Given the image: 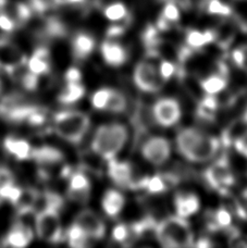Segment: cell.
<instances>
[{
  "label": "cell",
  "mask_w": 247,
  "mask_h": 248,
  "mask_svg": "<svg viewBox=\"0 0 247 248\" xmlns=\"http://www.w3.org/2000/svg\"><path fill=\"white\" fill-rule=\"evenodd\" d=\"M2 92H3V87H2V79L0 78V96L2 95Z\"/></svg>",
  "instance_id": "cell-44"
},
{
  "label": "cell",
  "mask_w": 247,
  "mask_h": 248,
  "mask_svg": "<svg viewBox=\"0 0 247 248\" xmlns=\"http://www.w3.org/2000/svg\"><path fill=\"white\" fill-rule=\"evenodd\" d=\"M110 93H111L110 88H101V90L97 91L95 94L92 96L93 107L97 110H105L108 103Z\"/></svg>",
  "instance_id": "cell-31"
},
{
  "label": "cell",
  "mask_w": 247,
  "mask_h": 248,
  "mask_svg": "<svg viewBox=\"0 0 247 248\" xmlns=\"http://www.w3.org/2000/svg\"><path fill=\"white\" fill-rule=\"evenodd\" d=\"M2 145L6 153L12 155L16 160L26 161L31 159L32 145L26 140L20 139L15 135H9L4 137Z\"/></svg>",
  "instance_id": "cell-15"
},
{
  "label": "cell",
  "mask_w": 247,
  "mask_h": 248,
  "mask_svg": "<svg viewBox=\"0 0 247 248\" xmlns=\"http://www.w3.org/2000/svg\"><path fill=\"white\" fill-rule=\"evenodd\" d=\"M124 197L120 192L116 189H109L104 195L101 206H103L106 215L114 218L120 214L123 206H124Z\"/></svg>",
  "instance_id": "cell-19"
},
{
  "label": "cell",
  "mask_w": 247,
  "mask_h": 248,
  "mask_svg": "<svg viewBox=\"0 0 247 248\" xmlns=\"http://www.w3.org/2000/svg\"><path fill=\"white\" fill-rule=\"evenodd\" d=\"M130 23V19L129 17H124V19L122 20V23H118V24H114L111 25L110 28L107 30V36L109 38H114V37H118L122 35L123 33L125 32L126 30V25Z\"/></svg>",
  "instance_id": "cell-36"
},
{
  "label": "cell",
  "mask_w": 247,
  "mask_h": 248,
  "mask_svg": "<svg viewBox=\"0 0 247 248\" xmlns=\"http://www.w3.org/2000/svg\"><path fill=\"white\" fill-rule=\"evenodd\" d=\"M134 82L140 91L156 93L161 90L164 79L156 66L149 62H139L134 70Z\"/></svg>",
  "instance_id": "cell-6"
},
{
  "label": "cell",
  "mask_w": 247,
  "mask_h": 248,
  "mask_svg": "<svg viewBox=\"0 0 247 248\" xmlns=\"http://www.w3.org/2000/svg\"><path fill=\"white\" fill-rule=\"evenodd\" d=\"M208 0H184V4L188 9H196V10H204Z\"/></svg>",
  "instance_id": "cell-40"
},
{
  "label": "cell",
  "mask_w": 247,
  "mask_h": 248,
  "mask_svg": "<svg viewBox=\"0 0 247 248\" xmlns=\"http://www.w3.org/2000/svg\"><path fill=\"white\" fill-rule=\"evenodd\" d=\"M108 174L114 184L120 187H131L133 185V171L130 163L116 161L114 159L108 161Z\"/></svg>",
  "instance_id": "cell-14"
},
{
  "label": "cell",
  "mask_w": 247,
  "mask_h": 248,
  "mask_svg": "<svg viewBox=\"0 0 247 248\" xmlns=\"http://www.w3.org/2000/svg\"><path fill=\"white\" fill-rule=\"evenodd\" d=\"M0 30L6 33H12L16 30V25L10 17L3 12H0Z\"/></svg>",
  "instance_id": "cell-38"
},
{
  "label": "cell",
  "mask_w": 247,
  "mask_h": 248,
  "mask_svg": "<svg viewBox=\"0 0 247 248\" xmlns=\"http://www.w3.org/2000/svg\"><path fill=\"white\" fill-rule=\"evenodd\" d=\"M243 120H244V122L247 123V110H246L245 113H244V116H243Z\"/></svg>",
  "instance_id": "cell-45"
},
{
  "label": "cell",
  "mask_w": 247,
  "mask_h": 248,
  "mask_svg": "<svg viewBox=\"0 0 247 248\" xmlns=\"http://www.w3.org/2000/svg\"><path fill=\"white\" fill-rule=\"evenodd\" d=\"M218 109V100L215 98L214 95L206 96L201 100L198 107V116L205 120L211 121L214 119V113Z\"/></svg>",
  "instance_id": "cell-24"
},
{
  "label": "cell",
  "mask_w": 247,
  "mask_h": 248,
  "mask_svg": "<svg viewBox=\"0 0 247 248\" xmlns=\"http://www.w3.org/2000/svg\"><path fill=\"white\" fill-rule=\"evenodd\" d=\"M22 188L20 186L15 184L3 186V187L0 188V198L3 199V201H7L11 203V205L15 206V203L19 201L21 196Z\"/></svg>",
  "instance_id": "cell-29"
},
{
  "label": "cell",
  "mask_w": 247,
  "mask_h": 248,
  "mask_svg": "<svg viewBox=\"0 0 247 248\" xmlns=\"http://www.w3.org/2000/svg\"><path fill=\"white\" fill-rule=\"evenodd\" d=\"M126 108V100L125 97L123 96L120 92L111 90L110 93L109 99L107 106H106V109L107 111L114 112V113H121L125 110Z\"/></svg>",
  "instance_id": "cell-25"
},
{
  "label": "cell",
  "mask_w": 247,
  "mask_h": 248,
  "mask_svg": "<svg viewBox=\"0 0 247 248\" xmlns=\"http://www.w3.org/2000/svg\"><path fill=\"white\" fill-rule=\"evenodd\" d=\"M28 61L26 55L16 44L6 36H0V70Z\"/></svg>",
  "instance_id": "cell-11"
},
{
  "label": "cell",
  "mask_w": 247,
  "mask_h": 248,
  "mask_svg": "<svg viewBox=\"0 0 247 248\" xmlns=\"http://www.w3.org/2000/svg\"><path fill=\"white\" fill-rule=\"evenodd\" d=\"M235 147L239 150V153L242 155H244L245 157H247V141L243 140H239L235 141Z\"/></svg>",
  "instance_id": "cell-41"
},
{
  "label": "cell",
  "mask_w": 247,
  "mask_h": 248,
  "mask_svg": "<svg viewBox=\"0 0 247 248\" xmlns=\"http://www.w3.org/2000/svg\"><path fill=\"white\" fill-rule=\"evenodd\" d=\"M155 235L165 247L192 246L194 234L189 224L182 217H170L156 224Z\"/></svg>",
  "instance_id": "cell-3"
},
{
  "label": "cell",
  "mask_w": 247,
  "mask_h": 248,
  "mask_svg": "<svg viewBox=\"0 0 247 248\" xmlns=\"http://www.w3.org/2000/svg\"><path fill=\"white\" fill-rule=\"evenodd\" d=\"M16 176L15 172L9 169L8 167L0 165V188L3 186L11 185L15 183Z\"/></svg>",
  "instance_id": "cell-33"
},
{
  "label": "cell",
  "mask_w": 247,
  "mask_h": 248,
  "mask_svg": "<svg viewBox=\"0 0 247 248\" xmlns=\"http://www.w3.org/2000/svg\"><path fill=\"white\" fill-rule=\"evenodd\" d=\"M206 181L211 187L224 194L227 189L234 184L235 179L233 176L230 166L227 159H220L205 172Z\"/></svg>",
  "instance_id": "cell-7"
},
{
  "label": "cell",
  "mask_w": 247,
  "mask_h": 248,
  "mask_svg": "<svg viewBox=\"0 0 247 248\" xmlns=\"http://www.w3.org/2000/svg\"><path fill=\"white\" fill-rule=\"evenodd\" d=\"M142 154L148 162L160 166L170 157V143L164 137H152L144 144Z\"/></svg>",
  "instance_id": "cell-9"
},
{
  "label": "cell",
  "mask_w": 247,
  "mask_h": 248,
  "mask_svg": "<svg viewBox=\"0 0 247 248\" xmlns=\"http://www.w3.org/2000/svg\"><path fill=\"white\" fill-rule=\"evenodd\" d=\"M52 120L57 136L73 145L82 143L91 126L90 117L78 110H60Z\"/></svg>",
  "instance_id": "cell-1"
},
{
  "label": "cell",
  "mask_w": 247,
  "mask_h": 248,
  "mask_svg": "<svg viewBox=\"0 0 247 248\" xmlns=\"http://www.w3.org/2000/svg\"><path fill=\"white\" fill-rule=\"evenodd\" d=\"M55 6H65L68 4V0H54Z\"/></svg>",
  "instance_id": "cell-43"
},
{
  "label": "cell",
  "mask_w": 247,
  "mask_h": 248,
  "mask_svg": "<svg viewBox=\"0 0 247 248\" xmlns=\"http://www.w3.org/2000/svg\"><path fill=\"white\" fill-rule=\"evenodd\" d=\"M31 159L37 166H59L64 161V153L54 146L41 145L37 147H32Z\"/></svg>",
  "instance_id": "cell-12"
},
{
  "label": "cell",
  "mask_w": 247,
  "mask_h": 248,
  "mask_svg": "<svg viewBox=\"0 0 247 248\" xmlns=\"http://www.w3.org/2000/svg\"><path fill=\"white\" fill-rule=\"evenodd\" d=\"M68 181H69L68 189L82 190V189L91 188L90 180L87 179V176L82 170H74Z\"/></svg>",
  "instance_id": "cell-27"
},
{
  "label": "cell",
  "mask_w": 247,
  "mask_h": 248,
  "mask_svg": "<svg viewBox=\"0 0 247 248\" xmlns=\"http://www.w3.org/2000/svg\"><path fill=\"white\" fill-rule=\"evenodd\" d=\"M159 73L160 77L162 78L164 81L171 78L175 73V66L173 63H171L170 61H162L159 68Z\"/></svg>",
  "instance_id": "cell-37"
},
{
  "label": "cell",
  "mask_w": 247,
  "mask_h": 248,
  "mask_svg": "<svg viewBox=\"0 0 247 248\" xmlns=\"http://www.w3.org/2000/svg\"><path fill=\"white\" fill-rule=\"evenodd\" d=\"M219 149V140L201 131L185 147L181 155L192 162H206L213 159Z\"/></svg>",
  "instance_id": "cell-5"
},
{
  "label": "cell",
  "mask_w": 247,
  "mask_h": 248,
  "mask_svg": "<svg viewBox=\"0 0 247 248\" xmlns=\"http://www.w3.org/2000/svg\"><path fill=\"white\" fill-rule=\"evenodd\" d=\"M130 237V230L124 224H118L112 230V238L119 243H125Z\"/></svg>",
  "instance_id": "cell-35"
},
{
  "label": "cell",
  "mask_w": 247,
  "mask_h": 248,
  "mask_svg": "<svg viewBox=\"0 0 247 248\" xmlns=\"http://www.w3.org/2000/svg\"><path fill=\"white\" fill-rule=\"evenodd\" d=\"M64 81L67 83H80L82 81V72L76 66L69 68L64 73Z\"/></svg>",
  "instance_id": "cell-39"
},
{
  "label": "cell",
  "mask_w": 247,
  "mask_h": 248,
  "mask_svg": "<svg viewBox=\"0 0 247 248\" xmlns=\"http://www.w3.org/2000/svg\"><path fill=\"white\" fill-rule=\"evenodd\" d=\"M68 198L70 201L77 203H86L90 201L91 197V188L90 189H82V190H67Z\"/></svg>",
  "instance_id": "cell-32"
},
{
  "label": "cell",
  "mask_w": 247,
  "mask_h": 248,
  "mask_svg": "<svg viewBox=\"0 0 247 248\" xmlns=\"http://www.w3.org/2000/svg\"><path fill=\"white\" fill-rule=\"evenodd\" d=\"M175 209L178 216L182 218H187L200 210V199L194 194H180L174 201Z\"/></svg>",
  "instance_id": "cell-18"
},
{
  "label": "cell",
  "mask_w": 247,
  "mask_h": 248,
  "mask_svg": "<svg viewBox=\"0 0 247 248\" xmlns=\"http://www.w3.org/2000/svg\"><path fill=\"white\" fill-rule=\"evenodd\" d=\"M153 116L161 126L170 127L181 119V107L173 98H162L154 105Z\"/></svg>",
  "instance_id": "cell-8"
},
{
  "label": "cell",
  "mask_w": 247,
  "mask_h": 248,
  "mask_svg": "<svg viewBox=\"0 0 247 248\" xmlns=\"http://www.w3.org/2000/svg\"><path fill=\"white\" fill-rule=\"evenodd\" d=\"M86 2V0H68V4L71 6H82Z\"/></svg>",
  "instance_id": "cell-42"
},
{
  "label": "cell",
  "mask_w": 247,
  "mask_h": 248,
  "mask_svg": "<svg viewBox=\"0 0 247 248\" xmlns=\"http://www.w3.org/2000/svg\"><path fill=\"white\" fill-rule=\"evenodd\" d=\"M95 38L85 32H78L72 39V56L77 60H85L94 51Z\"/></svg>",
  "instance_id": "cell-16"
},
{
  "label": "cell",
  "mask_w": 247,
  "mask_h": 248,
  "mask_svg": "<svg viewBox=\"0 0 247 248\" xmlns=\"http://www.w3.org/2000/svg\"><path fill=\"white\" fill-rule=\"evenodd\" d=\"M214 41H216V32L210 30L205 31V32L192 30L188 31L186 35V43L191 48L204 47Z\"/></svg>",
  "instance_id": "cell-21"
},
{
  "label": "cell",
  "mask_w": 247,
  "mask_h": 248,
  "mask_svg": "<svg viewBox=\"0 0 247 248\" xmlns=\"http://www.w3.org/2000/svg\"><path fill=\"white\" fill-rule=\"evenodd\" d=\"M100 50L106 63L111 66H121L127 59L124 48L117 43L106 41L101 44Z\"/></svg>",
  "instance_id": "cell-17"
},
{
  "label": "cell",
  "mask_w": 247,
  "mask_h": 248,
  "mask_svg": "<svg viewBox=\"0 0 247 248\" xmlns=\"http://www.w3.org/2000/svg\"><path fill=\"white\" fill-rule=\"evenodd\" d=\"M127 131L122 124H104L97 128L92 140V150L105 160H111L123 148Z\"/></svg>",
  "instance_id": "cell-2"
},
{
  "label": "cell",
  "mask_w": 247,
  "mask_h": 248,
  "mask_svg": "<svg viewBox=\"0 0 247 248\" xmlns=\"http://www.w3.org/2000/svg\"><path fill=\"white\" fill-rule=\"evenodd\" d=\"M104 15L109 21L119 22L129 16V12H127L126 7L123 3L113 2L111 4H109L108 7H106Z\"/></svg>",
  "instance_id": "cell-26"
},
{
  "label": "cell",
  "mask_w": 247,
  "mask_h": 248,
  "mask_svg": "<svg viewBox=\"0 0 247 248\" xmlns=\"http://www.w3.org/2000/svg\"><path fill=\"white\" fill-rule=\"evenodd\" d=\"M227 79L221 74L210 75L201 82V87L208 95H216L227 87Z\"/></svg>",
  "instance_id": "cell-23"
},
{
  "label": "cell",
  "mask_w": 247,
  "mask_h": 248,
  "mask_svg": "<svg viewBox=\"0 0 247 248\" xmlns=\"http://www.w3.org/2000/svg\"><path fill=\"white\" fill-rule=\"evenodd\" d=\"M35 231L41 240L52 244H58L65 240V232L61 222L60 212L57 210L49 209L36 215Z\"/></svg>",
  "instance_id": "cell-4"
},
{
  "label": "cell",
  "mask_w": 247,
  "mask_h": 248,
  "mask_svg": "<svg viewBox=\"0 0 247 248\" xmlns=\"http://www.w3.org/2000/svg\"><path fill=\"white\" fill-rule=\"evenodd\" d=\"M204 10L214 16H229L232 13V9L227 3L222 2L221 0H208L206 3Z\"/></svg>",
  "instance_id": "cell-28"
},
{
  "label": "cell",
  "mask_w": 247,
  "mask_h": 248,
  "mask_svg": "<svg viewBox=\"0 0 247 248\" xmlns=\"http://www.w3.org/2000/svg\"><path fill=\"white\" fill-rule=\"evenodd\" d=\"M180 10L178 4L174 3L173 1H169L166 3V6L162 9V13L160 19L166 21L168 24L175 23L180 20Z\"/></svg>",
  "instance_id": "cell-30"
},
{
  "label": "cell",
  "mask_w": 247,
  "mask_h": 248,
  "mask_svg": "<svg viewBox=\"0 0 247 248\" xmlns=\"http://www.w3.org/2000/svg\"><path fill=\"white\" fill-rule=\"evenodd\" d=\"M65 240L68 241L70 246L81 248L88 245V241L91 240V237L83 231L80 225L73 222L65 232Z\"/></svg>",
  "instance_id": "cell-22"
},
{
  "label": "cell",
  "mask_w": 247,
  "mask_h": 248,
  "mask_svg": "<svg viewBox=\"0 0 247 248\" xmlns=\"http://www.w3.org/2000/svg\"><path fill=\"white\" fill-rule=\"evenodd\" d=\"M232 59L240 68L247 71V46L237 48L232 52Z\"/></svg>",
  "instance_id": "cell-34"
},
{
  "label": "cell",
  "mask_w": 247,
  "mask_h": 248,
  "mask_svg": "<svg viewBox=\"0 0 247 248\" xmlns=\"http://www.w3.org/2000/svg\"><path fill=\"white\" fill-rule=\"evenodd\" d=\"M77 225L83 229L88 236L93 240H100L106 234V225L104 221L92 210H82L77 214L74 220Z\"/></svg>",
  "instance_id": "cell-10"
},
{
  "label": "cell",
  "mask_w": 247,
  "mask_h": 248,
  "mask_svg": "<svg viewBox=\"0 0 247 248\" xmlns=\"http://www.w3.org/2000/svg\"><path fill=\"white\" fill-rule=\"evenodd\" d=\"M34 231L15 219V222L3 236V244L11 247H26L33 240Z\"/></svg>",
  "instance_id": "cell-13"
},
{
  "label": "cell",
  "mask_w": 247,
  "mask_h": 248,
  "mask_svg": "<svg viewBox=\"0 0 247 248\" xmlns=\"http://www.w3.org/2000/svg\"><path fill=\"white\" fill-rule=\"evenodd\" d=\"M85 95V87L80 83H67L57 95V101L62 105H72L81 100Z\"/></svg>",
  "instance_id": "cell-20"
}]
</instances>
